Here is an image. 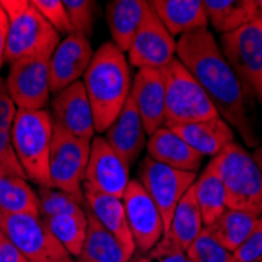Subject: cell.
I'll return each mask as SVG.
<instances>
[{"label": "cell", "mask_w": 262, "mask_h": 262, "mask_svg": "<svg viewBox=\"0 0 262 262\" xmlns=\"http://www.w3.org/2000/svg\"><path fill=\"white\" fill-rule=\"evenodd\" d=\"M176 58L201 85L219 115L239 132L247 146L256 149L260 140L250 123L245 93L213 33L200 30L178 38Z\"/></svg>", "instance_id": "6da1fadb"}, {"label": "cell", "mask_w": 262, "mask_h": 262, "mask_svg": "<svg viewBox=\"0 0 262 262\" xmlns=\"http://www.w3.org/2000/svg\"><path fill=\"white\" fill-rule=\"evenodd\" d=\"M93 110L94 130L104 134L130 96V64L124 52L110 41L94 52L82 77Z\"/></svg>", "instance_id": "7a4b0ae2"}, {"label": "cell", "mask_w": 262, "mask_h": 262, "mask_svg": "<svg viewBox=\"0 0 262 262\" xmlns=\"http://www.w3.org/2000/svg\"><path fill=\"white\" fill-rule=\"evenodd\" d=\"M60 41L54 32L33 52L10 64L5 86L19 110H44L51 102V58Z\"/></svg>", "instance_id": "3957f363"}, {"label": "cell", "mask_w": 262, "mask_h": 262, "mask_svg": "<svg viewBox=\"0 0 262 262\" xmlns=\"http://www.w3.org/2000/svg\"><path fill=\"white\" fill-rule=\"evenodd\" d=\"M54 121L49 110H19L13 123V148L26 178L49 187V154Z\"/></svg>", "instance_id": "277c9868"}, {"label": "cell", "mask_w": 262, "mask_h": 262, "mask_svg": "<svg viewBox=\"0 0 262 262\" xmlns=\"http://www.w3.org/2000/svg\"><path fill=\"white\" fill-rule=\"evenodd\" d=\"M213 159L226 188L228 209L262 217V171L253 156L239 143H232Z\"/></svg>", "instance_id": "5b68a950"}, {"label": "cell", "mask_w": 262, "mask_h": 262, "mask_svg": "<svg viewBox=\"0 0 262 262\" xmlns=\"http://www.w3.org/2000/svg\"><path fill=\"white\" fill-rule=\"evenodd\" d=\"M162 76L165 82L166 127H176L220 116L201 85L178 58L162 69Z\"/></svg>", "instance_id": "8992f818"}, {"label": "cell", "mask_w": 262, "mask_h": 262, "mask_svg": "<svg viewBox=\"0 0 262 262\" xmlns=\"http://www.w3.org/2000/svg\"><path fill=\"white\" fill-rule=\"evenodd\" d=\"M220 51L239 79L245 98L262 107V19L220 35Z\"/></svg>", "instance_id": "52a82bcc"}, {"label": "cell", "mask_w": 262, "mask_h": 262, "mask_svg": "<svg viewBox=\"0 0 262 262\" xmlns=\"http://www.w3.org/2000/svg\"><path fill=\"white\" fill-rule=\"evenodd\" d=\"M0 232L30 262H64L73 257L39 215L0 210Z\"/></svg>", "instance_id": "ba28073f"}, {"label": "cell", "mask_w": 262, "mask_h": 262, "mask_svg": "<svg viewBox=\"0 0 262 262\" xmlns=\"http://www.w3.org/2000/svg\"><path fill=\"white\" fill-rule=\"evenodd\" d=\"M90 149L91 140L74 137L54 124L49 154V187L85 200L82 185Z\"/></svg>", "instance_id": "9c48e42d"}, {"label": "cell", "mask_w": 262, "mask_h": 262, "mask_svg": "<svg viewBox=\"0 0 262 262\" xmlns=\"http://www.w3.org/2000/svg\"><path fill=\"white\" fill-rule=\"evenodd\" d=\"M198 173L181 171L170 168L163 163L152 160L149 156L143 157L138 166L137 181L146 190L154 204L157 206L163 222L165 232L168 231L173 212L185 195V192L193 185Z\"/></svg>", "instance_id": "30bf717a"}, {"label": "cell", "mask_w": 262, "mask_h": 262, "mask_svg": "<svg viewBox=\"0 0 262 262\" xmlns=\"http://www.w3.org/2000/svg\"><path fill=\"white\" fill-rule=\"evenodd\" d=\"M0 5L8 16V39L5 61L13 64L29 55L55 30L42 14L27 0H0Z\"/></svg>", "instance_id": "8fae6325"}, {"label": "cell", "mask_w": 262, "mask_h": 262, "mask_svg": "<svg viewBox=\"0 0 262 262\" xmlns=\"http://www.w3.org/2000/svg\"><path fill=\"white\" fill-rule=\"evenodd\" d=\"M130 166L120 157L104 137L96 135L91 140L90 157L83 178V190L115 198H123L130 182Z\"/></svg>", "instance_id": "7c38bea8"}, {"label": "cell", "mask_w": 262, "mask_h": 262, "mask_svg": "<svg viewBox=\"0 0 262 262\" xmlns=\"http://www.w3.org/2000/svg\"><path fill=\"white\" fill-rule=\"evenodd\" d=\"M121 200L135 253H148L165 232L160 212L137 179H130Z\"/></svg>", "instance_id": "4fadbf2b"}, {"label": "cell", "mask_w": 262, "mask_h": 262, "mask_svg": "<svg viewBox=\"0 0 262 262\" xmlns=\"http://www.w3.org/2000/svg\"><path fill=\"white\" fill-rule=\"evenodd\" d=\"M129 64L138 69H163L176 58V38L165 29L151 2L141 27L130 42L127 51Z\"/></svg>", "instance_id": "5bb4252c"}, {"label": "cell", "mask_w": 262, "mask_h": 262, "mask_svg": "<svg viewBox=\"0 0 262 262\" xmlns=\"http://www.w3.org/2000/svg\"><path fill=\"white\" fill-rule=\"evenodd\" d=\"M51 116L54 124L60 126L71 135L93 140L94 118L82 80L74 82L51 99Z\"/></svg>", "instance_id": "9a60e30c"}, {"label": "cell", "mask_w": 262, "mask_h": 262, "mask_svg": "<svg viewBox=\"0 0 262 262\" xmlns=\"http://www.w3.org/2000/svg\"><path fill=\"white\" fill-rule=\"evenodd\" d=\"M93 55L90 39L79 33H71L58 42L51 58L52 96L83 77Z\"/></svg>", "instance_id": "2e32d148"}, {"label": "cell", "mask_w": 262, "mask_h": 262, "mask_svg": "<svg viewBox=\"0 0 262 262\" xmlns=\"http://www.w3.org/2000/svg\"><path fill=\"white\" fill-rule=\"evenodd\" d=\"M130 98L148 137L165 126V82L160 69H138L132 80Z\"/></svg>", "instance_id": "e0dca14e"}, {"label": "cell", "mask_w": 262, "mask_h": 262, "mask_svg": "<svg viewBox=\"0 0 262 262\" xmlns=\"http://www.w3.org/2000/svg\"><path fill=\"white\" fill-rule=\"evenodd\" d=\"M146 137L148 135L141 123L138 110L129 96L121 112L115 118V121L104 132V138L130 166L138 160L141 151L146 148Z\"/></svg>", "instance_id": "ac0fdd59"}, {"label": "cell", "mask_w": 262, "mask_h": 262, "mask_svg": "<svg viewBox=\"0 0 262 262\" xmlns=\"http://www.w3.org/2000/svg\"><path fill=\"white\" fill-rule=\"evenodd\" d=\"M146 151L152 160L188 173H198L204 159L192 146H188L182 137L166 126L157 129L148 138Z\"/></svg>", "instance_id": "d6986e66"}, {"label": "cell", "mask_w": 262, "mask_h": 262, "mask_svg": "<svg viewBox=\"0 0 262 262\" xmlns=\"http://www.w3.org/2000/svg\"><path fill=\"white\" fill-rule=\"evenodd\" d=\"M151 7L173 38L209 27L204 0H151Z\"/></svg>", "instance_id": "ffe728a7"}, {"label": "cell", "mask_w": 262, "mask_h": 262, "mask_svg": "<svg viewBox=\"0 0 262 262\" xmlns=\"http://www.w3.org/2000/svg\"><path fill=\"white\" fill-rule=\"evenodd\" d=\"M173 129L188 146H192L203 157H217L225 148L235 143L234 129L223 120L222 116L210 120L181 124Z\"/></svg>", "instance_id": "44dd1931"}, {"label": "cell", "mask_w": 262, "mask_h": 262, "mask_svg": "<svg viewBox=\"0 0 262 262\" xmlns=\"http://www.w3.org/2000/svg\"><path fill=\"white\" fill-rule=\"evenodd\" d=\"M148 0H110L105 7L107 26L112 42L121 52H127L132 39L148 13Z\"/></svg>", "instance_id": "7402d4cb"}, {"label": "cell", "mask_w": 262, "mask_h": 262, "mask_svg": "<svg viewBox=\"0 0 262 262\" xmlns=\"http://www.w3.org/2000/svg\"><path fill=\"white\" fill-rule=\"evenodd\" d=\"M203 229L204 223L201 210L193 193V187H190L178 203L173 212L170 228L166 232H163L162 239H165L171 247L185 253Z\"/></svg>", "instance_id": "603a6c76"}, {"label": "cell", "mask_w": 262, "mask_h": 262, "mask_svg": "<svg viewBox=\"0 0 262 262\" xmlns=\"http://www.w3.org/2000/svg\"><path fill=\"white\" fill-rule=\"evenodd\" d=\"M83 196H85L86 210H90L96 217V220L121 242L126 251L130 256H134L135 245L127 226L123 200L96 193V192H90V190H83Z\"/></svg>", "instance_id": "cb8c5ba5"}, {"label": "cell", "mask_w": 262, "mask_h": 262, "mask_svg": "<svg viewBox=\"0 0 262 262\" xmlns=\"http://www.w3.org/2000/svg\"><path fill=\"white\" fill-rule=\"evenodd\" d=\"M204 8L209 24L220 35L262 19L257 0H204Z\"/></svg>", "instance_id": "d4e9b609"}, {"label": "cell", "mask_w": 262, "mask_h": 262, "mask_svg": "<svg viewBox=\"0 0 262 262\" xmlns=\"http://www.w3.org/2000/svg\"><path fill=\"white\" fill-rule=\"evenodd\" d=\"M86 219H88L86 235L82 250L76 257L79 262H129L132 256L126 251L121 242L110 231H107L90 210H86Z\"/></svg>", "instance_id": "484cf974"}, {"label": "cell", "mask_w": 262, "mask_h": 262, "mask_svg": "<svg viewBox=\"0 0 262 262\" xmlns=\"http://www.w3.org/2000/svg\"><path fill=\"white\" fill-rule=\"evenodd\" d=\"M193 193L201 210L204 226L215 222L228 209L226 206V188L219 174L215 159H210L203 171L193 182Z\"/></svg>", "instance_id": "4316f807"}, {"label": "cell", "mask_w": 262, "mask_h": 262, "mask_svg": "<svg viewBox=\"0 0 262 262\" xmlns=\"http://www.w3.org/2000/svg\"><path fill=\"white\" fill-rule=\"evenodd\" d=\"M16 113L17 107L10 98L5 82H0V174L26 178L13 148L11 130Z\"/></svg>", "instance_id": "83f0119b"}, {"label": "cell", "mask_w": 262, "mask_h": 262, "mask_svg": "<svg viewBox=\"0 0 262 262\" xmlns=\"http://www.w3.org/2000/svg\"><path fill=\"white\" fill-rule=\"evenodd\" d=\"M257 220L259 217H254L248 212L226 209L215 222L204 228H207L209 232L215 237L225 248L234 253L251 234Z\"/></svg>", "instance_id": "f1b7e54d"}, {"label": "cell", "mask_w": 262, "mask_h": 262, "mask_svg": "<svg viewBox=\"0 0 262 262\" xmlns=\"http://www.w3.org/2000/svg\"><path fill=\"white\" fill-rule=\"evenodd\" d=\"M47 228L55 235V239L64 247V250L71 256H79L85 235H86V210L85 207H79L73 212L60 213V215L42 219Z\"/></svg>", "instance_id": "f546056e"}, {"label": "cell", "mask_w": 262, "mask_h": 262, "mask_svg": "<svg viewBox=\"0 0 262 262\" xmlns=\"http://www.w3.org/2000/svg\"><path fill=\"white\" fill-rule=\"evenodd\" d=\"M0 210L39 215L38 193L29 185L26 178L0 174Z\"/></svg>", "instance_id": "4dcf8cb0"}, {"label": "cell", "mask_w": 262, "mask_h": 262, "mask_svg": "<svg viewBox=\"0 0 262 262\" xmlns=\"http://www.w3.org/2000/svg\"><path fill=\"white\" fill-rule=\"evenodd\" d=\"M185 256L192 262H234L232 251L225 248L207 228H204L188 247Z\"/></svg>", "instance_id": "1f68e13d"}, {"label": "cell", "mask_w": 262, "mask_h": 262, "mask_svg": "<svg viewBox=\"0 0 262 262\" xmlns=\"http://www.w3.org/2000/svg\"><path fill=\"white\" fill-rule=\"evenodd\" d=\"M39 200V217L47 219L60 215V213L73 212L79 207H85V200H79L74 195H69L61 190L52 187H39L38 188Z\"/></svg>", "instance_id": "d6a6232c"}, {"label": "cell", "mask_w": 262, "mask_h": 262, "mask_svg": "<svg viewBox=\"0 0 262 262\" xmlns=\"http://www.w3.org/2000/svg\"><path fill=\"white\" fill-rule=\"evenodd\" d=\"M66 8L73 33H79L90 39L93 33V22H94V8L96 2L90 0H63Z\"/></svg>", "instance_id": "836d02e7"}, {"label": "cell", "mask_w": 262, "mask_h": 262, "mask_svg": "<svg viewBox=\"0 0 262 262\" xmlns=\"http://www.w3.org/2000/svg\"><path fill=\"white\" fill-rule=\"evenodd\" d=\"M32 5L42 14V17L51 24V27L58 35H71L73 27L61 0H32Z\"/></svg>", "instance_id": "e575fe53"}, {"label": "cell", "mask_w": 262, "mask_h": 262, "mask_svg": "<svg viewBox=\"0 0 262 262\" xmlns=\"http://www.w3.org/2000/svg\"><path fill=\"white\" fill-rule=\"evenodd\" d=\"M129 262H192L184 251L171 247L165 239H160L157 245L148 253H135Z\"/></svg>", "instance_id": "d590c367"}, {"label": "cell", "mask_w": 262, "mask_h": 262, "mask_svg": "<svg viewBox=\"0 0 262 262\" xmlns=\"http://www.w3.org/2000/svg\"><path fill=\"white\" fill-rule=\"evenodd\" d=\"M232 256H234V262H251L262 257V217H259L251 234L232 253Z\"/></svg>", "instance_id": "8d00e7d4"}, {"label": "cell", "mask_w": 262, "mask_h": 262, "mask_svg": "<svg viewBox=\"0 0 262 262\" xmlns=\"http://www.w3.org/2000/svg\"><path fill=\"white\" fill-rule=\"evenodd\" d=\"M0 262H30L0 232Z\"/></svg>", "instance_id": "74e56055"}, {"label": "cell", "mask_w": 262, "mask_h": 262, "mask_svg": "<svg viewBox=\"0 0 262 262\" xmlns=\"http://www.w3.org/2000/svg\"><path fill=\"white\" fill-rule=\"evenodd\" d=\"M7 39H8V16L2 8V5H0V69H2V64L5 61Z\"/></svg>", "instance_id": "f35d334b"}, {"label": "cell", "mask_w": 262, "mask_h": 262, "mask_svg": "<svg viewBox=\"0 0 262 262\" xmlns=\"http://www.w3.org/2000/svg\"><path fill=\"white\" fill-rule=\"evenodd\" d=\"M251 156H253L254 162L257 163V166H259L260 171H262V146H257V148L251 152Z\"/></svg>", "instance_id": "ab89813d"}, {"label": "cell", "mask_w": 262, "mask_h": 262, "mask_svg": "<svg viewBox=\"0 0 262 262\" xmlns=\"http://www.w3.org/2000/svg\"><path fill=\"white\" fill-rule=\"evenodd\" d=\"M257 5H259V11H260V16H262V0H257Z\"/></svg>", "instance_id": "60d3db41"}, {"label": "cell", "mask_w": 262, "mask_h": 262, "mask_svg": "<svg viewBox=\"0 0 262 262\" xmlns=\"http://www.w3.org/2000/svg\"><path fill=\"white\" fill-rule=\"evenodd\" d=\"M64 262H79L77 259H73V257H71V259H68V260H64Z\"/></svg>", "instance_id": "b9f144b4"}, {"label": "cell", "mask_w": 262, "mask_h": 262, "mask_svg": "<svg viewBox=\"0 0 262 262\" xmlns=\"http://www.w3.org/2000/svg\"><path fill=\"white\" fill-rule=\"evenodd\" d=\"M251 262H262V257H259V259H256V260H251Z\"/></svg>", "instance_id": "7bdbcfd3"}]
</instances>
